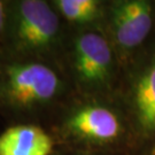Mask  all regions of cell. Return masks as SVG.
I'll return each mask as SVG.
<instances>
[{"label": "cell", "instance_id": "6da1fadb", "mask_svg": "<svg viewBox=\"0 0 155 155\" xmlns=\"http://www.w3.org/2000/svg\"><path fill=\"white\" fill-rule=\"evenodd\" d=\"M60 21L48 2L17 0L8 2V16L4 38L16 60H25L54 44Z\"/></svg>", "mask_w": 155, "mask_h": 155}, {"label": "cell", "instance_id": "7a4b0ae2", "mask_svg": "<svg viewBox=\"0 0 155 155\" xmlns=\"http://www.w3.org/2000/svg\"><path fill=\"white\" fill-rule=\"evenodd\" d=\"M60 89L56 72L44 63L15 60L0 70V100L14 110H29L52 100Z\"/></svg>", "mask_w": 155, "mask_h": 155}, {"label": "cell", "instance_id": "3957f363", "mask_svg": "<svg viewBox=\"0 0 155 155\" xmlns=\"http://www.w3.org/2000/svg\"><path fill=\"white\" fill-rule=\"evenodd\" d=\"M75 70L86 84L97 85L105 81L111 64V51L101 35L83 33L75 40Z\"/></svg>", "mask_w": 155, "mask_h": 155}, {"label": "cell", "instance_id": "277c9868", "mask_svg": "<svg viewBox=\"0 0 155 155\" xmlns=\"http://www.w3.org/2000/svg\"><path fill=\"white\" fill-rule=\"evenodd\" d=\"M113 24L117 43L127 48L138 46L152 28V11L148 2L132 0L116 4Z\"/></svg>", "mask_w": 155, "mask_h": 155}, {"label": "cell", "instance_id": "5b68a950", "mask_svg": "<svg viewBox=\"0 0 155 155\" xmlns=\"http://www.w3.org/2000/svg\"><path fill=\"white\" fill-rule=\"evenodd\" d=\"M69 131L81 138L93 141H108L120 132V123L115 114L101 106H85L69 117Z\"/></svg>", "mask_w": 155, "mask_h": 155}, {"label": "cell", "instance_id": "8992f818", "mask_svg": "<svg viewBox=\"0 0 155 155\" xmlns=\"http://www.w3.org/2000/svg\"><path fill=\"white\" fill-rule=\"evenodd\" d=\"M53 140L41 127L21 124L0 134V155H51Z\"/></svg>", "mask_w": 155, "mask_h": 155}, {"label": "cell", "instance_id": "52a82bcc", "mask_svg": "<svg viewBox=\"0 0 155 155\" xmlns=\"http://www.w3.org/2000/svg\"><path fill=\"white\" fill-rule=\"evenodd\" d=\"M136 105L141 125L147 130H155V67L139 81Z\"/></svg>", "mask_w": 155, "mask_h": 155}, {"label": "cell", "instance_id": "ba28073f", "mask_svg": "<svg viewBox=\"0 0 155 155\" xmlns=\"http://www.w3.org/2000/svg\"><path fill=\"white\" fill-rule=\"evenodd\" d=\"M55 7L70 22L87 23L97 16L99 2L95 0H58Z\"/></svg>", "mask_w": 155, "mask_h": 155}, {"label": "cell", "instance_id": "9c48e42d", "mask_svg": "<svg viewBox=\"0 0 155 155\" xmlns=\"http://www.w3.org/2000/svg\"><path fill=\"white\" fill-rule=\"evenodd\" d=\"M8 16V2L0 0V37H4Z\"/></svg>", "mask_w": 155, "mask_h": 155}]
</instances>
